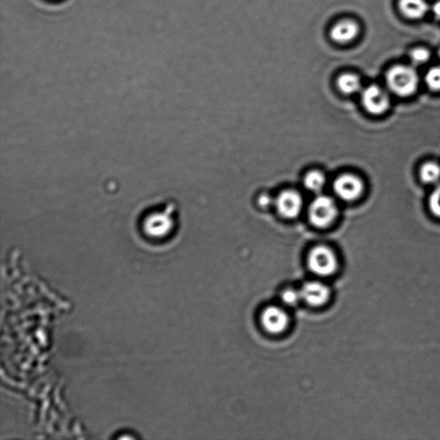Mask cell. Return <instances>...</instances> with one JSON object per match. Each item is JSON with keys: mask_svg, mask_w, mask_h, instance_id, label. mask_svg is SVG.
I'll list each match as a JSON object with an SVG mask.
<instances>
[{"mask_svg": "<svg viewBox=\"0 0 440 440\" xmlns=\"http://www.w3.org/2000/svg\"><path fill=\"white\" fill-rule=\"evenodd\" d=\"M338 214L335 200L329 196H317L310 204L309 218L315 226L324 228L334 222Z\"/></svg>", "mask_w": 440, "mask_h": 440, "instance_id": "277c9868", "label": "cell"}, {"mask_svg": "<svg viewBox=\"0 0 440 440\" xmlns=\"http://www.w3.org/2000/svg\"><path fill=\"white\" fill-rule=\"evenodd\" d=\"M359 34V26L350 19H345L336 22L330 30L333 41L340 44H346L355 39Z\"/></svg>", "mask_w": 440, "mask_h": 440, "instance_id": "30bf717a", "label": "cell"}, {"mask_svg": "<svg viewBox=\"0 0 440 440\" xmlns=\"http://www.w3.org/2000/svg\"><path fill=\"white\" fill-rule=\"evenodd\" d=\"M420 177L425 184H437L440 180V166L434 162L426 163L420 169Z\"/></svg>", "mask_w": 440, "mask_h": 440, "instance_id": "5bb4252c", "label": "cell"}, {"mask_svg": "<svg viewBox=\"0 0 440 440\" xmlns=\"http://www.w3.org/2000/svg\"><path fill=\"white\" fill-rule=\"evenodd\" d=\"M282 299L284 303L289 306L297 305L302 301L301 290L287 289L283 291Z\"/></svg>", "mask_w": 440, "mask_h": 440, "instance_id": "2e32d148", "label": "cell"}, {"mask_svg": "<svg viewBox=\"0 0 440 440\" xmlns=\"http://www.w3.org/2000/svg\"><path fill=\"white\" fill-rule=\"evenodd\" d=\"M439 57H440V52H439Z\"/></svg>", "mask_w": 440, "mask_h": 440, "instance_id": "44dd1931", "label": "cell"}, {"mask_svg": "<svg viewBox=\"0 0 440 440\" xmlns=\"http://www.w3.org/2000/svg\"><path fill=\"white\" fill-rule=\"evenodd\" d=\"M299 290L302 301L312 306L324 305L330 298V289L327 284L317 280L303 284Z\"/></svg>", "mask_w": 440, "mask_h": 440, "instance_id": "ba28073f", "label": "cell"}, {"mask_svg": "<svg viewBox=\"0 0 440 440\" xmlns=\"http://www.w3.org/2000/svg\"><path fill=\"white\" fill-rule=\"evenodd\" d=\"M432 11L436 17L440 18V1L436 2L432 7Z\"/></svg>", "mask_w": 440, "mask_h": 440, "instance_id": "ffe728a7", "label": "cell"}, {"mask_svg": "<svg viewBox=\"0 0 440 440\" xmlns=\"http://www.w3.org/2000/svg\"><path fill=\"white\" fill-rule=\"evenodd\" d=\"M261 324L268 333L278 335L289 325V317L286 310L279 306H269L261 314Z\"/></svg>", "mask_w": 440, "mask_h": 440, "instance_id": "52a82bcc", "label": "cell"}, {"mask_svg": "<svg viewBox=\"0 0 440 440\" xmlns=\"http://www.w3.org/2000/svg\"><path fill=\"white\" fill-rule=\"evenodd\" d=\"M303 184L308 191L313 193H319L324 188L326 184V177L324 174L314 170L306 174L303 178Z\"/></svg>", "mask_w": 440, "mask_h": 440, "instance_id": "4fadbf2b", "label": "cell"}, {"mask_svg": "<svg viewBox=\"0 0 440 440\" xmlns=\"http://www.w3.org/2000/svg\"><path fill=\"white\" fill-rule=\"evenodd\" d=\"M399 7L406 17L418 19L427 13L428 5L425 0H401Z\"/></svg>", "mask_w": 440, "mask_h": 440, "instance_id": "8fae6325", "label": "cell"}, {"mask_svg": "<svg viewBox=\"0 0 440 440\" xmlns=\"http://www.w3.org/2000/svg\"><path fill=\"white\" fill-rule=\"evenodd\" d=\"M426 83L432 90H440V67L432 68L426 75Z\"/></svg>", "mask_w": 440, "mask_h": 440, "instance_id": "9a60e30c", "label": "cell"}, {"mask_svg": "<svg viewBox=\"0 0 440 440\" xmlns=\"http://www.w3.org/2000/svg\"><path fill=\"white\" fill-rule=\"evenodd\" d=\"M275 204L279 214L284 218L294 219L301 214L303 200L298 192L286 191L280 193Z\"/></svg>", "mask_w": 440, "mask_h": 440, "instance_id": "9c48e42d", "label": "cell"}, {"mask_svg": "<svg viewBox=\"0 0 440 440\" xmlns=\"http://www.w3.org/2000/svg\"><path fill=\"white\" fill-rule=\"evenodd\" d=\"M387 85L398 97H409L418 88L419 77L413 68L407 66H396L386 75Z\"/></svg>", "mask_w": 440, "mask_h": 440, "instance_id": "7a4b0ae2", "label": "cell"}, {"mask_svg": "<svg viewBox=\"0 0 440 440\" xmlns=\"http://www.w3.org/2000/svg\"><path fill=\"white\" fill-rule=\"evenodd\" d=\"M411 57L413 63L423 64L429 60L430 54L427 49L416 48L411 52Z\"/></svg>", "mask_w": 440, "mask_h": 440, "instance_id": "ac0fdd59", "label": "cell"}, {"mask_svg": "<svg viewBox=\"0 0 440 440\" xmlns=\"http://www.w3.org/2000/svg\"><path fill=\"white\" fill-rule=\"evenodd\" d=\"M333 188L336 195L341 200L352 202L362 195L364 184L358 177L351 174H345L336 178Z\"/></svg>", "mask_w": 440, "mask_h": 440, "instance_id": "8992f818", "label": "cell"}, {"mask_svg": "<svg viewBox=\"0 0 440 440\" xmlns=\"http://www.w3.org/2000/svg\"><path fill=\"white\" fill-rule=\"evenodd\" d=\"M173 214L172 204L159 205L144 214L140 226L148 237L164 238L173 228Z\"/></svg>", "mask_w": 440, "mask_h": 440, "instance_id": "6da1fadb", "label": "cell"}, {"mask_svg": "<svg viewBox=\"0 0 440 440\" xmlns=\"http://www.w3.org/2000/svg\"><path fill=\"white\" fill-rule=\"evenodd\" d=\"M308 266L315 275L327 277L335 274L338 268V259L331 249L319 245L310 250Z\"/></svg>", "mask_w": 440, "mask_h": 440, "instance_id": "3957f363", "label": "cell"}, {"mask_svg": "<svg viewBox=\"0 0 440 440\" xmlns=\"http://www.w3.org/2000/svg\"><path fill=\"white\" fill-rule=\"evenodd\" d=\"M337 85L341 92L348 95L357 93L362 90V82L358 76L355 74H345L340 76Z\"/></svg>", "mask_w": 440, "mask_h": 440, "instance_id": "7c38bea8", "label": "cell"}, {"mask_svg": "<svg viewBox=\"0 0 440 440\" xmlns=\"http://www.w3.org/2000/svg\"><path fill=\"white\" fill-rule=\"evenodd\" d=\"M362 101L364 108L371 115H382L388 110L390 105L388 94L378 85H370L364 89Z\"/></svg>", "mask_w": 440, "mask_h": 440, "instance_id": "5b68a950", "label": "cell"}, {"mask_svg": "<svg viewBox=\"0 0 440 440\" xmlns=\"http://www.w3.org/2000/svg\"><path fill=\"white\" fill-rule=\"evenodd\" d=\"M272 198L270 196L264 195L260 197L259 203L261 207H268L271 204Z\"/></svg>", "mask_w": 440, "mask_h": 440, "instance_id": "d6986e66", "label": "cell"}, {"mask_svg": "<svg viewBox=\"0 0 440 440\" xmlns=\"http://www.w3.org/2000/svg\"><path fill=\"white\" fill-rule=\"evenodd\" d=\"M429 208L432 214L440 218V185L432 191L430 195Z\"/></svg>", "mask_w": 440, "mask_h": 440, "instance_id": "e0dca14e", "label": "cell"}]
</instances>
